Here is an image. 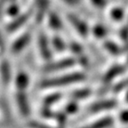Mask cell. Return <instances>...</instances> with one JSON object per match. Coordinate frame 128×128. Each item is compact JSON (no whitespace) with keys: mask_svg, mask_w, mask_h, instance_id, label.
Segmentation results:
<instances>
[{"mask_svg":"<svg viewBox=\"0 0 128 128\" xmlns=\"http://www.w3.org/2000/svg\"><path fill=\"white\" fill-rule=\"evenodd\" d=\"M30 126L31 128H51L49 126H46L44 124H41V123H38V122H31L30 124Z\"/></svg>","mask_w":128,"mask_h":128,"instance_id":"484cf974","label":"cell"},{"mask_svg":"<svg viewBox=\"0 0 128 128\" xmlns=\"http://www.w3.org/2000/svg\"><path fill=\"white\" fill-rule=\"evenodd\" d=\"M104 47L108 51V52H110L111 54L114 55H118L121 54V49L120 47L116 44V43L112 42V41H106L104 43Z\"/></svg>","mask_w":128,"mask_h":128,"instance_id":"4fadbf2b","label":"cell"},{"mask_svg":"<svg viewBox=\"0 0 128 128\" xmlns=\"http://www.w3.org/2000/svg\"><path fill=\"white\" fill-rule=\"evenodd\" d=\"M110 16L113 20L118 22V20H122L124 18V11H123L122 8H113L110 12Z\"/></svg>","mask_w":128,"mask_h":128,"instance_id":"2e32d148","label":"cell"},{"mask_svg":"<svg viewBox=\"0 0 128 128\" xmlns=\"http://www.w3.org/2000/svg\"><path fill=\"white\" fill-rule=\"evenodd\" d=\"M126 102H128V92H127V94H126Z\"/></svg>","mask_w":128,"mask_h":128,"instance_id":"f546056e","label":"cell"},{"mask_svg":"<svg viewBox=\"0 0 128 128\" xmlns=\"http://www.w3.org/2000/svg\"><path fill=\"white\" fill-rule=\"evenodd\" d=\"M30 35L28 34V33L22 35L20 38H19L14 43V44H12V51L14 52H20V51L28 44V41H30Z\"/></svg>","mask_w":128,"mask_h":128,"instance_id":"30bf717a","label":"cell"},{"mask_svg":"<svg viewBox=\"0 0 128 128\" xmlns=\"http://www.w3.org/2000/svg\"><path fill=\"white\" fill-rule=\"evenodd\" d=\"M113 124V119L110 116H104L96 122L89 124L82 128H108Z\"/></svg>","mask_w":128,"mask_h":128,"instance_id":"ba28073f","label":"cell"},{"mask_svg":"<svg viewBox=\"0 0 128 128\" xmlns=\"http://www.w3.org/2000/svg\"><path fill=\"white\" fill-rule=\"evenodd\" d=\"M71 49H72V51L74 52H76V54H80V52H82V47H81V46L76 44V43H73V44H72Z\"/></svg>","mask_w":128,"mask_h":128,"instance_id":"4316f807","label":"cell"},{"mask_svg":"<svg viewBox=\"0 0 128 128\" xmlns=\"http://www.w3.org/2000/svg\"><path fill=\"white\" fill-rule=\"evenodd\" d=\"M17 104L20 108V112L22 113L23 116H28L30 115V106H28L27 97L22 94V92H20L17 95Z\"/></svg>","mask_w":128,"mask_h":128,"instance_id":"9c48e42d","label":"cell"},{"mask_svg":"<svg viewBox=\"0 0 128 128\" xmlns=\"http://www.w3.org/2000/svg\"><path fill=\"white\" fill-rule=\"evenodd\" d=\"M60 94H52V95H49L46 99V105H51L52 103H54V102H57L60 99Z\"/></svg>","mask_w":128,"mask_h":128,"instance_id":"44dd1931","label":"cell"},{"mask_svg":"<svg viewBox=\"0 0 128 128\" xmlns=\"http://www.w3.org/2000/svg\"><path fill=\"white\" fill-rule=\"evenodd\" d=\"M120 38L124 40L128 39V26L124 27L120 31Z\"/></svg>","mask_w":128,"mask_h":128,"instance_id":"cb8c5ba5","label":"cell"},{"mask_svg":"<svg viewBox=\"0 0 128 128\" xmlns=\"http://www.w3.org/2000/svg\"><path fill=\"white\" fill-rule=\"evenodd\" d=\"M28 76L25 73H20L16 78V84H17V86L20 90L26 88V86H28Z\"/></svg>","mask_w":128,"mask_h":128,"instance_id":"5bb4252c","label":"cell"},{"mask_svg":"<svg viewBox=\"0 0 128 128\" xmlns=\"http://www.w3.org/2000/svg\"><path fill=\"white\" fill-rule=\"evenodd\" d=\"M52 46H54V49L58 52H63L66 46H65V42L63 41L62 38L60 36H55L52 39Z\"/></svg>","mask_w":128,"mask_h":128,"instance_id":"9a60e30c","label":"cell"},{"mask_svg":"<svg viewBox=\"0 0 128 128\" xmlns=\"http://www.w3.org/2000/svg\"><path fill=\"white\" fill-rule=\"evenodd\" d=\"M68 19L70 20V22L72 24V26L74 27L75 30L79 33L82 36H86L89 32V28H88L87 24L84 22L83 20H81L80 18H78V16L73 15V14H68Z\"/></svg>","mask_w":128,"mask_h":128,"instance_id":"3957f363","label":"cell"},{"mask_svg":"<svg viewBox=\"0 0 128 128\" xmlns=\"http://www.w3.org/2000/svg\"><path fill=\"white\" fill-rule=\"evenodd\" d=\"M12 1H14V0H12Z\"/></svg>","mask_w":128,"mask_h":128,"instance_id":"4dcf8cb0","label":"cell"},{"mask_svg":"<svg viewBox=\"0 0 128 128\" xmlns=\"http://www.w3.org/2000/svg\"><path fill=\"white\" fill-rule=\"evenodd\" d=\"M30 15H31V11H28V12H25V14H22V15H20L19 17H17L12 23H10L7 26L8 31L14 32L18 30L20 27L23 26L24 24L26 23L27 20H28V19L30 17Z\"/></svg>","mask_w":128,"mask_h":128,"instance_id":"52a82bcc","label":"cell"},{"mask_svg":"<svg viewBox=\"0 0 128 128\" xmlns=\"http://www.w3.org/2000/svg\"><path fill=\"white\" fill-rule=\"evenodd\" d=\"M84 79V75L79 72L70 73V74L62 75L60 76H56L50 79H46L41 82L40 86L42 88H54L65 86L68 84H75V83L81 82Z\"/></svg>","mask_w":128,"mask_h":128,"instance_id":"6da1fadb","label":"cell"},{"mask_svg":"<svg viewBox=\"0 0 128 128\" xmlns=\"http://www.w3.org/2000/svg\"><path fill=\"white\" fill-rule=\"evenodd\" d=\"M127 88H128V78H126V79H124V80H122V81L118 82V84L115 86L113 91L116 92H119L123 90H126Z\"/></svg>","mask_w":128,"mask_h":128,"instance_id":"d6986e66","label":"cell"},{"mask_svg":"<svg viewBox=\"0 0 128 128\" xmlns=\"http://www.w3.org/2000/svg\"><path fill=\"white\" fill-rule=\"evenodd\" d=\"M17 10H18L17 6H12V7L9 8L8 12L10 14V15H15V14H17Z\"/></svg>","mask_w":128,"mask_h":128,"instance_id":"83f0119b","label":"cell"},{"mask_svg":"<svg viewBox=\"0 0 128 128\" xmlns=\"http://www.w3.org/2000/svg\"><path fill=\"white\" fill-rule=\"evenodd\" d=\"M38 20H41L44 18V14L48 7V0H38Z\"/></svg>","mask_w":128,"mask_h":128,"instance_id":"7c38bea8","label":"cell"},{"mask_svg":"<svg viewBox=\"0 0 128 128\" xmlns=\"http://www.w3.org/2000/svg\"><path fill=\"white\" fill-rule=\"evenodd\" d=\"M91 3L97 8H104L107 4V0H91Z\"/></svg>","mask_w":128,"mask_h":128,"instance_id":"7402d4cb","label":"cell"},{"mask_svg":"<svg viewBox=\"0 0 128 128\" xmlns=\"http://www.w3.org/2000/svg\"><path fill=\"white\" fill-rule=\"evenodd\" d=\"M91 94V91L89 89H82V90H78L76 92H74V98L75 99H83L86 98L89 94Z\"/></svg>","mask_w":128,"mask_h":128,"instance_id":"ffe728a7","label":"cell"},{"mask_svg":"<svg viewBox=\"0 0 128 128\" xmlns=\"http://www.w3.org/2000/svg\"><path fill=\"white\" fill-rule=\"evenodd\" d=\"M62 1H63L68 4H71V6H76L79 3V0H62Z\"/></svg>","mask_w":128,"mask_h":128,"instance_id":"f1b7e54d","label":"cell"},{"mask_svg":"<svg viewBox=\"0 0 128 128\" xmlns=\"http://www.w3.org/2000/svg\"><path fill=\"white\" fill-rule=\"evenodd\" d=\"M116 105H118V102L114 100H100V102H97L92 104L89 107V111L92 113H96V112L104 111V110H110L114 108Z\"/></svg>","mask_w":128,"mask_h":128,"instance_id":"277c9868","label":"cell"},{"mask_svg":"<svg viewBox=\"0 0 128 128\" xmlns=\"http://www.w3.org/2000/svg\"><path fill=\"white\" fill-rule=\"evenodd\" d=\"M75 64V60L71 58H66V59H62V60H57V62H54L52 63H50L46 65L44 70L46 72H54V71H58V70H66L70 67L74 66Z\"/></svg>","mask_w":128,"mask_h":128,"instance_id":"7a4b0ae2","label":"cell"},{"mask_svg":"<svg viewBox=\"0 0 128 128\" xmlns=\"http://www.w3.org/2000/svg\"><path fill=\"white\" fill-rule=\"evenodd\" d=\"M1 70H2V79L4 83L8 82L10 79V68H9V65L7 62H4L1 67Z\"/></svg>","mask_w":128,"mask_h":128,"instance_id":"e0dca14e","label":"cell"},{"mask_svg":"<svg viewBox=\"0 0 128 128\" xmlns=\"http://www.w3.org/2000/svg\"><path fill=\"white\" fill-rule=\"evenodd\" d=\"M119 119L121 122L123 123H128V110H124L120 113L119 115Z\"/></svg>","mask_w":128,"mask_h":128,"instance_id":"603a6c76","label":"cell"},{"mask_svg":"<svg viewBox=\"0 0 128 128\" xmlns=\"http://www.w3.org/2000/svg\"><path fill=\"white\" fill-rule=\"evenodd\" d=\"M76 110H78V105L74 102H71L67 106V111L68 113H74Z\"/></svg>","mask_w":128,"mask_h":128,"instance_id":"d4e9b609","label":"cell"},{"mask_svg":"<svg viewBox=\"0 0 128 128\" xmlns=\"http://www.w3.org/2000/svg\"><path fill=\"white\" fill-rule=\"evenodd\" d=\"M38 46H39V50L41 52V55L44 60H49L52 56L51 54V49L49 46V41L44 34H40L38 38Z\"/></svg>","mask_w":128,"mask_h":128,"instance_id":"8992f818","label":"cell"},{"mask_svg":"<svg viewBox=\"0 0 128 128\" xmlns=\"http://www.w3.org/2000/svg\"><path fill=\"white\" fill-rule=\"evenodd\" d=\"M49 26L54 30H59L62 28V23L59 16L54 12H51L49 15Z\"/></svg>","mask_w":128,"mask_h":128,"instance_id":"8fae6325","label":"cell"},{"mask_svg":"<svg viewBox=\"0 0 128 128\" xmlns=\"http://www.w3.org/2000/svg\"><path fill=\"white\" fill-rule=\"evenodd\" d=\"M124 71V67L122 65H114V66L110 67L108 70V71L104 74L103 76V83L104 84H108L112 82L116 76L121 75Z\"/></svg>","mask_w":128,"mask_h":128,"instance_id":"5b68a950","label":"cell"},{"mask_svg":"<svg viewBox=\"0 0 128 128\" xmlns=\"http://www.w3.org/2000/svg\"><path fill=\"white\" fill-rule=\"evenodd\" d=\"M92 33H94V36L98 38H102L105 36L107 34V30L102 25H96L94 28H92Z\"/></svg>","mask_w":128,"mask_h":128,"instance_id":"ac0fdd59","label":"cell"}]
</instances>
